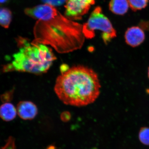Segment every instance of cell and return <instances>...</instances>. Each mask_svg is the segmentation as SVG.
I'll use <instances>...</instances> for the list:
<instances>
[{"label": "cell", "mask_w": 149, "mask_h": 149, "mask_svg": "<svg viewBox=\"0 0 149 149\" xmlns=\"http://www.w3.org/2000/svg\"><path fill=\"white\" fill-rule=\"evenodd\" d=\"M71 117L70 113L68 111H64L61 114L60 118L63 122H67L70 120Z\"/></svg>", "instance_id": "obj_15"}, {"label": "cell", "mask_w": 149, "mask_h": 149, "mask_svg": "<svg viewBox=\"0 0 149 149\" xmlns=\"http://www.w3.org/2000/svg\"><path fill=\"white\" fill-rule=\"evenodd\" d=\"M19 49L13 56V60L3 67L4 72L11 71L29 72L35 74L45 73L56 58L50 47L33 40L17 39Z\"/></svg>", "instance_id": "obj_3"}, {"label": "cell", "mask_w": 149, "mask_h": 149, "mask_svg": "<svg viewBox=\"0 0 149 149\" xmlns=\"http://www.w3.org/2000/svg\"><path fill=\"white\" fill-rule=\"evenodd\" d=\"M8 0H0V4L5 3Z\"/></svg>", "instance_id": "obj_16"}, {"label": "cell", "mask_w": 149, "mask_h": 149, "mask_svg": "<svg viewBox=\"0 0 149 149\" xmlns=\"http://www.w3.org/2000/svg\"><path fill=\"white\" fill-rule=\"evenodd\" d=\"M37 20L34 28L35 41L50 45L60 53L68 52L83 45V25L64 16L55 7L43 4L24 10Z\"/></svg>", "instance_id": "obj_1"}, {"label": "cell", "mask_w": 149, "mask_h": 149, "mask_svg": "<svg viewBox=\"0 0 149 149\" xmlns=\"http://www.w3.org/2000/svg\"><path fill=\"white\" fill-rule=\"evenodd\" d=\"M139 141L145 146H149V128L143 127L139 130Z\"/></svg>", "instance_id": "obj_12"}, {"label": "cell", "mask_w": 149, "mask_h": 149, "mask_svg": "<svg viewBox=\"0 0 149 149\" xmlns=\"http://www.w3.org/2000/svg\"><path fill=\"white\" fill-rule=\"evenodd\" d=\"M95 2V0H66L65 16L74 21L80 20Z\"/></svg>", "instance_id": "obj_5"}, {"label": "cell", "mask_w": 149, "mask_h": 149, "mask_svg": "<svg viewBox=\"0 0 149 149\" xmlns=\"http://www.w3.org/2000/svg\"><path fill=\"white\" fill-rule=\"evenodd\" d=\"M45 4L50 5L54 6H61L64 3H66V0H41Z\"/></svg>", "instance_id": "obj_14"}, {"label": "cell", "mask_w": 149, "mask_h": 149, "mask_svg": "<svg viewBox=\"0 0 149 149\" xmlns=\"http://www.w3.org/2000/svg\"><path fill=\"white\" fill-rule=\"evenodd\" d=\"M17 111L10 103H5L0 106V117L5 121H10L16 117Z\"/></svg>", "instance_id": "obj_8"}, {"label": "cell", "mask_w": 149, "mask_h": 149, "mask_svg": "<svg viewBox=\"0 0 149 149\" xmlns=\"http://www.w3.org/2000/svg\"><path fill=\"white\" fill-rule=\"evenodd\" d=\"M0 149H16L15 140L13 137H9L4 146L0 147Z\"/></svg>", "instance_id": "obj_13"}, {"label": "cell", "mask_w": 149, "mask_h": 149, "mask_svg": "<svg viewBox=\"0 0 149 149\" xmlns=\"http://www.w3.org/2000/svg\"><path fill=\"white\" fill-rule=\"evenodd\" d=\"M17 111L19 117L24 120H32L38 113L37 106L32 102L27 101L19 102Z\"/></svg>", "instance_id": "obj_7"}, {"label": "cell", "mask_w": 149, "mask_h": 149, "mask_svg": "<svg viewBox=\"0 0 149 149\" xmlns=\"http://www.w3.org/2000/svg\"><path fill=\"white\" fill-rule=\"evenodd\" d=\"M100 88L97 73L88 67L79 65L63 71L56 80L54 90L65 104L81 107L95 101Z\"/></svg>", "instance_id": "obj_2"}, {"label": "cell", "mask_w": 149, "mask_h": 149, "mask_svg": "<svg viewBox=\"0 0 149 149\" xmlns=\"http://www.w3.org/2000/svg\"><path fill=\"white\" fill-rule=\"evenodd\" d=\"M47 149H56L55 147L54 146H50L48 147Z\"/></svg>", "instance_id": "obj_17"}, {"label": "cell", "mask_w": 149, "mask_h": 149, "mask_svg": "<svg viewBox=\"0 0 149 149\" xmlns=\"http://www.w3.org/2000/svg\"><path fill=\"white\" fill-rule=\"evenodd\" d=\"M148 77L149 78V67L148 68Z\"/></svg>", "instance_id": "obj_18"}, {"label": "cell", "mask_w": 149, "mask_h": 149, "mask_svg": "<svg viewBox=\"0 0 149 149\" xmlns=\"http://www.w3.org/2000/svg\"><path fill=\"white\" fill-rule=\"evenodd\" d=\"M129 4L128 0H111L110 10L118 15H123L128 11Z\"/></svg>", "instance_id": "obj_9"}, {"label": "cell", "mask_w": 149, "mask_h": 149, "mask_svg": "<svg viewBox=\"0 0 149 149\" xmlns=\"http://www.w3.org/2000/svg\"><path fill=\"white\" fill-rule=\"evenodd\" d=\"M124 37L126 44L133 47L140 45L143 42L146 38L143 30L138 26L128 28L125 32Z\"/></svg>", "instance_id": "obj_6"}, {"label": "cell", "mask_w": 149, "mask_h": 149, "mask_svg": "<svg viewBox=\"0 0 149 149\" xmlns=\"http://www.w3.org/2000/svg\"><path fill=\"white\" fill-rule=\"evenodd\" d=\"M95 30L101 31L102 38L106 44L116 37L115 29L100 6L94 9L88 21L83 25V34L87 39H91L95 37Z\"/></svg>", "instance_id": "obj_4"}, {"label": "cell", "mask_w": 149, "mask_h": 149, "mask_svg": "<svg viewBox=\"0 0 149 149\" xmlns=\"http://www.w3.org/2000/svg\"><path fill=\"white\" fill-rule=\"evenodd\" d=\"M129 6L133 11L141 10L148 5L149 0H128Z\"/></svg>", "instance_id": "obj_11"}, {"label": "cell", "mask_w": 149, "mask_h": 149, "mask_svg": "<svg viewBox=\"0 0 149 149\" xmlns=\"http://www.w3.org/2000/svg\"><path fill=\"white\" fill-rule=\"evenodd\" d=\"M12 19V13L6 8H0V25L4 28H8Z\"/></svg>", "instance_id": "obj_10"}]
</instances>
